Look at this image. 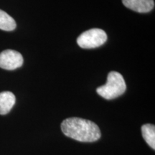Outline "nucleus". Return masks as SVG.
Here are the masks:
<instances>
[{"mask_svg":"<svg viewBox=\"0 0 155 155\" xmlns=\"http://www.w3.org/2000/svg\"><path fill=\"white\" fill-rule=\"evenodd\" d=\"M126 89L127 86L122 75L116 71H111L108 73L106 84L98 87L96 92L103 98L111 100L121 96Z\"/></svg>","mask_w":155,"mask_h":155,"instance_id":"f03ea898","label":"nucleus"},{"mask_svg":"<svg viewBox=\"0 0 155 155\" xmlns=\"http://www.w3.org/2000/svg\"><path fill=\"white\" fill-rule=\"evenodd\" d=\"M16 98L10 91L0 93V114L5 115L8 114L15 104Z\"/></svg>","mask_w":155,"mask_h":155,"instance_id":"423d86ee","label":"nucleus"},{"mask_svg":"<svg viewBox=\"0 0 155 155\" xmlns=\"http://www.w3.org/2000/svg\"><path fill=\"white\" fill-rule=\"evenodd\" d=\"M141 133L143 138L146 142L152 147L153 150L155 149V127L153 124H144L141 127Z\"/></svg>","mask_w":155,"mask_h":155,"instance_id":"0eeeda50","label":"nucleus"},{"mask_svg":"<svg viewBox=\"0 0 155 155\" xmlns=\"http://www.w3.org/2000/svg\"><path fill=\"white\" fill-rule=\"evenodd\" d=\"M107 40V35L101 29L94 28L83 32L77 38V43L83 49L100 47Z\"/></svg>","mask_w":155,"mask_h":155,"instance_id":"7ed1b4c3","label":"nucleus"},{"mask_svg":"<svg viewBox=\"0 0 155 155\" xmlns=\"http://www.w3.org/2000/svg\"><path fill=\"white\" fill-rule=\"evenodd\" d=\"M16 26L15 19L5 11L0 9V29L5 31H12Z\"/></svg>","mask_w":155,"mask_h":155,"instance_id":"6e6552de","label":"nucleus"},{"mask_svg":"<svg viewBox=\"0 0 155 155\" xmlns=\"http://www.w3.org/2000/svg\"><path fill=\"white\" fill-rule=\"evenodd\" d=\"M122 3L128 9L139 13H147L154 7V0H122Z\"/></svg>","mask_w":155,"mask_h":155,"instance_id":"39448f33","label":"nucleus"},{"mask_svg":"<svg viewBox=\"0 0 155 155\" xmlns=\"http://www.w3.org/2000/svg\"><path fill=\"white\" fill-rule=\"evenodd\" d=\"M64 134L75 140L83 142H94L101 138V131L91 121L81 118H68L61 124Z\"/></svg>","mask_w":155,"mask_h":155,"instance_id":"f257e3e1","label":"nucleus"},{"mask_svg":"<svg viewBox=\"0 0 155 155\" xmlns=\"http://www.w3.org/2000/svg\"><path fill=\"white\" fill-rule=\"evenodd\" d=\"M22 55L19 52L13 50H5L0 53V68L12 71L22 65Z\"/></svg>","mask_w":155,"mask_h":155,"instance_id":"20e7f679","label":"nucleus"}]
</instances>
